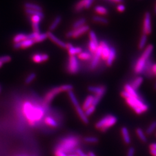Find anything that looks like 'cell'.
I'll return each mask as SVG.
<instances>
[{
  "instance_id": "obj_46",
  "label": "cell",
  "mask_w": 156,
  "mask_h": 156,
  "mask_svg": "<svg viewBox=\"0 0 156 156\" xmlns=\"http://www.w3.org/2000/svg\"><path fill=\"white\" fill-rule=\"evenodd\" d=\"M134 155H135V148L134 147H130L128 149L126 156H134Z\"/></svg>"
},
{
  "instance_id": "obj_9",
  "label": "cell",
  "mask_w": 156,
  "mask_h": 156,
  "mask_svg": "<svg viewBox=\"0 0 156 156\" xmlns=\"http://www.w3.org/2000/svg\"><path fill=\"white\" fill-rule=\"evenodd\" d=\"M89 30V27L87 25H84L83 26L73 30L66 34V37L67 38H77L78 37H80L81 35H83Z\"/></svg>"
},
{
  "instance_id": "obj_16",
  "label": "cell",
  "mask_w": 156,
  "mask_h": 156,
  "mask_svg": "<svg viewBox=\"0 0 156 156\" xmlns=\"http://www.w3.org/2000/svg\"><path fill=\"white\" fill-rule=\"evenodd\" d=\"M47 33H48V38L52 42H53L55 44H56V45H58V46L61 47L62 48L66 49V44L64 42H63L61 39H59L57 36H56L55 34H53L50 31H49Z\"/></svg>"
},
{
  "instance_id": "obj_43",
  "label": "cell",
  "mask_w": 156,
  "mask_h": 156,
  "mask_svg": "<svg viewBox=\"0 0 156 156\" xmlns=\"http://www.w3.org/2000/svg\"><path fill=\"white\" fill-rule=\"evenodd\" d=\"M43 19L42 17L39 16H30V20L31 21V23H40L41 22V20Z\"/></svg>"
},
{
  "instance_id": "obj_20",
  "label": "cell",
  "mask_w": 156,
  "mask_h": 156,
  "mask_svg": "<svg viewBox=\"0 0 156 156\" xmlns=\"http://www.w3.org/2000/svg\"><path fill=\"white\" fill-rule=\"evenodd\" d=\"M49 56L47 54L37 53L32 56V60L36 63H41L48 60Z\"/></svg>"
},
{
  "instance_id": "obj_41",
  "label": "cell",
  "mask_w": 156,
  "mask_h": 156,
  "mask_svg": "<svg viewBox=\"0 0 156 156\" xmlns=\"http://www.w3.org/2000/svg\"><path fill=\"white\" fill-rule=\"evenodd\" d=\"M96 109V106L92 105L91 106H90L89 108H88L84 112H85V114L86 115L89 117L90 115H91L94 112L95 110Z\"/></svg>"
},
{
  "instance_id": "obj_42",
  "label": "cell",
  "mask_w": 156,
  "mask_h": 156,
  "mask_svg": "<svg viewBox=\"0 0 156 156\" xmlns=\"http://www.w3.org/2000/svg\"><path fill=\"white\" fill-rule=\"evenodd\" d=\"M12 60L11 57L8 55L3 56L0 57V63L4 64V63H7L11 62Z\"/></svg>"
},
{
  "instance_id": "obj_11",
  "label": "cell",
  "mask_w": 156,
  "mask_h": 156,
  "mask_svg": "<svg viewBox=\"0 0 156 156\" xmlns=\"http://www.w3.org/2000/svg\"><path fill=\"white\" fill-rule=\"evenodd\" d=\"M151 15L149 12H146L143 23V33L146 35L151 33Z\"/></svg>"
},
{
  "instance_id": "obj_59",
  "label": "cell",
  "mask_w": 156,
  "mask_h": 156,
  "mask_svg": "<svg viewBox=\"0 0 156 156\" xmlns=\"http://www.w3.org/2000/svg\"></svg>"
},
{
  "instance_id": "obj_37",
  "label": "cell",
  "mask_w": 156,
  "mask_h": 156,
  "mask_svg": "<svg viewBox=\"0 0 156 156\" xmlns=\"http://www.w3.org/2000/svg\"><path fill=\"white\" fill-rule=\"evenodd\" d=\"M146 42H147V35L145 34H143L140 39V43L138 45V47L140 50H142L144 49Z\"/></svg>"
},
{
  "instance_id": "obj_57",
  "label": "cell",
  "mask_w": 156,
  "mask_h": 156,
  "mask_svg": "<svg viewBox=\"0 0 156 156\" xmlns=\"http://www.w3.org/2000/svg\"><path fill=\"white\" fill-rule=\"evenodd\" d=\"M154 89L156 90V83H155V84H154Z\"/></svg>"
},
{
  "instance_id": "obj_8",
  "label": "cell",
  "mask_w": 156,
  "mask_h": 156,
  "mask_svg": "<svg viewBox=\"0 0 156 156\" xmlns=\"http://www.w3.org/2000/svg\"><path fill=\"white\" fill-rule=\"evenodd\" d=\"M79 63L78 57L75 56H69L67 64V71L70 74H76L79 71Z\"/></svg>"
},
{
  "instance_id": "obj_23",
  "label": "cell",
  "mask_w": 156,
  "mask_h": 156,
  "mask_svg": "<svg viewBox=\"0 0 156 156\" xmlns=\"http://www.w3.org/2000/svg\"><path fill=\"white\" fill-rule=\"evenodd\" d=\"M24 7L25 9H31V10H35L38 11L42 12V8L41 6L31 2H26L24 4Z\"/></svg>"
},
{
  "instance_id": "obj_7",
  "label": "cell",
  "mask_w": 156,
  "mask_h": 156,
  "mask_svg": "<svg viewBox=\"0 0 156 156\" xmlns=\"http://www.w3.org/2000/svg\"><path fill=\"white\" fill-rule=\"evenodd\" d=\"M88 90L90 92L95 94L93 105L96 106L100 103L101 99L105 94L106 87L105 86H90L88 87Z\"/></svg>"
},
{
  "instance_id": "obj_50",
  "label": "cell",
  "mask_w": 156,
  "mask_h": 156,
  "mask_svg": "<svg viewBox=\"0 0 156 156\" xmlns=\"http://www.w3.org/2000/svg\"><path fill=\"white\" fill-rule=\"evenodd\" d=\"M87 154H88V156H97L94 153L93 151H89V153H88Z\"/></svg>"
},
{
  "instance_id": "obj_49",
  "label": "cell",
  "mask_w": 156,
  "mask_h": 156,
  "mask_svg": "<svg viewBox=\"0 0 156 156\" xmlns=\"http://www.w3.org/2000/svg\"><path fill=\"white\" fill-rule=\"evenodd\" d=\"M152 71L154 76H156V64H154L152 67Z\"/></svg>"
},
{
  "instance_id": "obj_54",
  "label": "cell",
  "mask_w": 156,
  "mask_h": 156,
  "mask_svg": "<svg viewBox=\"0 0 156 156\" xmlns=\"http://www.w3.org/2000/svg\"><path fill=\"white\" fill-rule=\"evenodd\" d=\"M67 156H78L76 154H71V155H68Z\"/></svg>"
},
{
  "instance_id": "obj_15",
  "label": "cell",
  "mask_w": 156,
  "mask_h": 156,
  "mask_svg": "<svg viewBox=\"0 0 156 156\" xmlns=\"http://www.w3.org/2000/svg\"><path fill=\"white\" fill-rule=\"evenodd\" d=\"M35 44V42L33 39H26L23 41L22 42L15 43L13 45V48L15 49H26L28 48Z\"/></svg>"
},
{
  "instance_id": "obj_40",
  "label": "cell",
  "mask_w": 156,
  "mask_h": 156,
  "mask_svg": "<svg viewBox=\"0 0 156 156\" xmlns=\"http://www.w3.org/2000/svg\"><path fill=\"white\" fill-rule=\"evenodd\" d=\"M90 41L94 42L95 44H99L98 41L97 39V37L96 36V34L93 31H90L89 32Z\"/></svg>"
},
{
  "instance_id": "obj_28",
  "label": "cell",
  "mask_w": 156,
  "mask_h": 156,
  "mask_svg": "<svg viewBox=\"0 0 156 156\" xmlns=\"http://www.w3.org/2000/svg\"><path fill=\"white\" fill-rule=\"evenodd\" d=\"M67 50L69 56H75L76 55H79L82 51V49L81 48L74 47L73 46Z\"/></svg>"
},
{
  "instance_id": "obj_2",
  "label": "cell",
  "mask_w": 156,
  "mask_h": 156,
  "mask_svg": "<svg viewBox=\"0 0 156 156\" xmlns=\"http://www.w3.org/2000/svg\"><path fill=\"white\" fill-rule=\"evenodd\" d=\"M78 136L68 135L58 140L54 151H58L66 153L67 156L76 154L75 151L80 145V140Z\"/></svg>"
},
{
  "instance_id": "obj_24",
  "label": "cell",
  "mask_w": 156,
  "mask_h": 156,
  "mask_svg": "<svg viewBox=\"0 0 156 156\" xmlns=\"http://www.w3.org/2000/svg\"><path fill=\"white\" fill-rule=\"evenodd\" d=\"M93 101H94V96L92 95H89L86 97V100L84 101L83 104L82 106L84 111H85L88 108H89L90 106L93 105Z\"/></svg>"
},
{
  "instance_id": "obj_25",
  "label": "cell",
  "mask_w": 156,
  "mask_h": 156,
  "mask_svg": "<svg viewBox=\"0 0 156 156\" xmlns=\"http://www.w3.org/2000/svg\"><path fill=\"white\" fill-rule=\"evenodd\" d=\"M93 55L90 51H82L78 55V58L82 60H91Z\"/></svg>"
},
{
  "instance_id": "obj_17",
  "label": "cell",
  "mask_w": 156,
  "mask_h": 156,
  "mask_svg": "<svg viewBox=\"0 0 156 156\" xmlns=\"http://www.w3.org/2000/svg\"><path fill=\"white\" fill-rule=\"evenodd\" d=\"M76 112L77 113V114L79 116V117H80V119H81V120L83 122L84 124H88L89 123V120L88 117L86 115L85 112L83 111V109H82V106H80V105H79L78 106H76L75 107Z\"/></svg>"
},
{
  "instance_id": "obj_58",
  "label": "cell",
  "mask_w": 156,
  "mask_h": 156,
  "mask_svg": "<svg viewBox=\"0 0 156 156\" xmlns=\"http://www.w3.org/2000/svg\"><path fill=\"white\" fill-rule=\"evenodd\" d=\"M0 92H1V87H0Z\"/></svg>"
},
{
  "instance_id": "obj_30",
  "label": "cell",
  "mask_w": 156,
  "mask_h": 156,
  "mask_svg": "<svg viewBox=\"0 0 156 156\" xmlns=\"http://www.w3.org/2000/svg\"><path fill=\"white\" fill-rule=\"evenodd\" d=\"M136 133L138 136L140 138V140H141L142 142H144V143L147 142V139L146 135L145 134V133L144 132V131H143L141 128H136Z\"/></svg>"
},
{
  "instance_id": "obj_14",
  "label": "cell",
  "mask_w": 156,
  "mask_h": 156,
  "mask_svg": "<svg viewBox=\"0 0 156 156\" xmlns=\"http://www.w3.org/2000/svg\"><path fill=\"white\" fill-rule=\"evenodd\" d=\"M153 64L154 63L151 57L146 62L142 73V74H144V75L146 78H151L154 76L152 71V67Z\"/></svg>"
},
{
  "instance_id": "obj_5",
  "label": "cell",
  "mask_w": 156,
  "mask_h": 156,
  "mask_svg": "<svg viewBox=\"0 0 156 156\" xmlns=\"http://www.w3.org/2000/svg\"><path fill=\"white\" fill-rule=\"evenodd\" d=\"M154 49L153 45H149L142 53L141 56H140L139 59L136 61L135 64L134 68V73L137 75L142 74L145 64L149 58L151 57L152 52Z\"/></svg>"
},
{
  "instance_id": "obj_35",
  "label": "cell",
  "mask_w": 156,
  "mask_h": 156,
  "mask_svg": "<svg viewBox=\"0 0 156 156\" xmlns=\"http://www.w3.org/2000/svg\"><path fill=\"white\" fill-rule=\"evenodd\" d=\"M93 20L96 23L106 24L108 23V20L106 18L99 16H94L93 17Z\"/></svg>"
},
{
  "instance_id": "obj_19",
  "label": "cell",
  "mask_w": 156,
  "mask_h": 156,
  "mask_svg": "<svg viewBox=\"0 0 156 156\" xmlns=\"http://www.w3.org/2000/svg\"><path fill=\"white\" fill-rule=\"evenodd\" d=\"M116 57V50L113 46H111L109 55L106 61V64L107 66L111 67L113 64Z\"/></svg>"
},
{
  "instance_id": "obj_33",
  "label": "cell",
  "mask_w": 156,
  "mask_h": 156,
  "mask_svg": "<svg viewBox=\"0 0 156 156\" xmlns=\"http://www.w3.org/2000/svg\"><path fill=\"white\" fill-rule=\"evenodd\" d=\"M86 22V20L85 18H80L78 20H76L75 22L73 24V29H76V28H80L82 26L85 25Z\"/></svg>"
},
{
  "instance_id": "obj_53",
  "label": "cell",
  "mask_w": 156,
  "mask_h": 156,
  "mask_svg": "<svg viewBox=\"0 0 156 156\" xmlns=\"http://www.w3.org/2000/svg\"><path fill=\"white\" fill-rule=\"evenodd\" d=\"M16 156H29L27 155V154H19V155H17Z\"/></svg>"
},
{
  "instance_id": "obj_21",
  "label": "cell",
  "mask_w": 156,
  "mask_h": 156,
  "mask_svg": "<svg viewBox=\"0 0 156 156\" xmlns=\"http://www.w3.org/2000/svg\"><path fill=\"white\" fill-rule=\"evenodd\" d=\"M121 133L124 143L127 145L131 143V137L129 134L128 129L125 127H123L121 129Z\"/></svg>"
},
{
  "instance_id": "obj_27",
  "label": "cell",
  "mask_w": 156,
  "mask_h": 156,
  "mask_svg": "<svg viewBox=\"0 0 156 156\" xmlns=\"http://www.w3.org/2000/svg\"><path fill=\"white\" fill-rule=\"evenodd\" d=\"M27 39V34L24 33L17 34L16 35L14 36L13 38V41L14 44L19 43L20 42H22L23 41H24Z\"/></svg>"
},
{
  "instance_id": "obj_36",
  "label": "cell",
  "mask_w": 156,
  "mask_h": 156,
  "mask_svg": "<svg viewBox=\"0 0 156 156\" xmlns=\"http://www.w3.org/2000/svg\"><path fill=\"white\" fill-rule=\"evenodd\" d=\"M48 38V33H39L37 37L34 39L35 44L36 43H39L44 41L45 40Z\"/></svg>"
},
{
  "instance_id": "obj_26",
  "label": "cell",
  "mask_w": 156,
  "mask_h": 156,
  "mask_svg": "<svg viewBox=\"0 0 156 156\" xmlns=\"http://www.w3.org/2000/svg\"><path fill=\"white\" fill-rule=\"evenodd\" d=\"M62 18L60 16H57L56 18L54 19L53 22L51 23L50 27H49V30L50 32L52 31H54L59 25V24L62 22Z\"/></svg>"
},
{
  "instance_id": "obj_32",
  "label": "cell",
  "mask_w": 156,
  "mask_h": 156,
  "mask_svg": "<svg viewBox=\"0 0 156 156\" xmlns=\"http://www.w3.org/2000/svg\"><path fill=\"white\" fill-rule=\"evenodd\" d=\"M68 94L69 98H70V100L71 101V102H72V104H73V106L75 107V106H78V105H79L78 99H77L75 94H74V93L73 92V90L68 91Z\"/></svg>"
},
{
  "instance_id": "obj_51",
  "label": "cell",
  "mask_w": 156,
  "mask_h": 156,
  "mask_svg": "<svg viewBox=\"0 0 156 156\" xmlns=\"http://www.w3.org/2000/svg\"><path fill=\"white\" fill-rule=\"evenodd\" d=\"M151 154L152 156H156V150H150Z\"/></svg>"
},
{
  "instance_id": "obj_13",
  "label": "cell",
  "mask_w": 156,
  "mask_h": 156,
  "mask_svg": "<svg viewBox=\"0 0 156 156\" xmlns=\"http://www.w3.org/2000/svg\"><path fill=\"white\" fill-rule=\"evenodd\" d=\"M101 49V58L103 61H106L110 52L111 46L105 41H102L99 43Z\"/></svg>"
},
{
  "instance_id": "obj_55",
  "label": "cell",
  "mask_w": 156,
  "mask_h": 156,
  "mask_svg": "<svg viewBox=\"0 0 156 156\" xmlns=\"http://www.w3.org/2000/svg\"><path fill=\"white\" fill-rule=\"evenodd\" d=\"M154 13L156 14V6H155V8H154Z\"/></svg>"
},
{
  "instance_id": "obj_10",
  "label": "cell",
  "mask_w": 156,
  "mask_h": 156,
  "mask_svg": "<svg viewBox=\"0 0 156 156\" xmlns=\"http://www.w3.org/2000/svg\"><path fill=\"white\" fill-rule=\"evenodd\" d=\"M101 58V49L100 46L99 45L94 55H93V57L90 62L89 68L91 71H94L97 68L100 63Z\"/></svg>"
},
{
  "instance_id": "obj_44",
  "label": "cell",
  "mask_w": 156,
  "mask_h": 156,
  "mask_svg": "<svg viewBox=\"0 0 156 156\" xmlns=\"http://www.w3.org/2000/svg\"><path fill=\"white\" fill-rule=\"evenodd\" d=\"M32 27L33 30V32L34 33H40V28H39V23H31Z\"/></svg>"
},
{
  "instance_id": "obj_22",
  "label": "cell",
  "mask_w": 156,
  "mask_h": 156,
  "mask_svg": "<svg viewBox=\"0 0 156 156\" xmlns=\"http://www.w3.org/2000/svg\"><path fill=\"white\" fill-rule=\"evenodd\" d=\"M143 82H144V78L142 76H138L135 78L134 80L131 82V83L129 84L135 90H137L141 86Z\"/></svg>"
},
{
  "instance_id": "obj_3",
  "label": "cell",
  "mask_w": 156,
  "mask_h": 156,
  "mask_svg": "<svg viewBox=\"0 0 156 156\" xmlns=\"http://www.w3.org/2000/svg\"><path fill=\"white\" fill-rule=\"evenodd\" d=\"M121 95L125 99L128 106L136 114L141 115L149 110V106L145 103L144 100L131 96L125 90H123L121 92Z\"/></svg>"
},
{
  "instance_id": "obj_6",
  "label": "cell",
  "mask_w": 156,
  "mask_h": 156,
  "mask_svg": "<svg viewBox=\"0 0 156 156\" xmlns=\"http://www.w3.org/2000/svg\"><path fill=\"white\" fill-rule=\"evenodd\" d=\"M117 122L116 116L112 115H107L97 122L95 125V127L97 129H100L101 132L104 133L106 132L109 128L113 126Z\"/></svg>"
},
{
  "instance_id": "obj_18",
  "label": "cell",
  "mask_w": 156,
  "mask_h": 156,
  "mask_svg": "<svg viewBox=\"0 0 156 156\" xmlns=\"http://www.w3.org/2000/svg\"><path fill=\"white\" fill-rule=\"evenodd\" d=\"M124 90L127 92L131 96L135 97V98H138L140 100H144V99L142 98V97L140 95L138 92L136 91V90H135L130 86L129 84H126L124 85Z\"/></svg>"
},
{
  "instance_id": "obj_47",
  "label": "cell",
  "mask_w": 156,
  "mask_h": 156,
  "mask_svg": "<svg viewBox=\"0 0 156 156\" xmlns=\"http://www.w3.org/2000/svg\"><path fill=\"white\" fill-rule=\"evenodd\" d=\"M125 9H126V7L123 4H120L117 6V10L120 12H123L125 11Z\"/></svg>"
},
{
  "instance_id": "obj_4",
  "label": "cell",
  "mask_w": 156,
  "mask_h": 156,
  "mask_svg": "<svg viewBox=\"0 0 156 156\" xmlns=\"http://www.w3.org/2000/svg\"><path fill=\"white\" fill-rule=\"evenodd\" d=\"M73 86L71 84H63L62 86L54 87L49 90L46 93L44 99L42 100L43 103L46 106H50L51 102L57 95L62 92L69 91L71 90H73Z\"/></svg>"
},
{
  "instance_id": "obj_1",
  "label": "cell",
  "mask_w": 156,
  "mask_h": 156,
  "mask_svg": "<svg viewBox=\"0 0 156 156\" xmlns=\"http://www.w3.org/2000/svg\"><path fill=\"white\" fill-rule=\"evenodd\" d=\"M50 110L41 101L36 100H25L17 106V113L19 119L30 127L37 128L43 126L44 119Z\"/></svg>"
},
{
  "instance_id": "obj_29",
  "label": "cell",
  "mask_w": 156,
  "mask_h": 156,
  "mask_svg": "<svg viewBox=\"0 0 156 156\" xmlns=\"http://www.w3.org/2000/svg\"><path fill=\"white\" fill-rule=\"evenodd\" d=\"M25 12L26 13L27 15H28L30 16L37 15V16H39L41 17H42V19H44V17H45L44 13L41 11H35V10L25 9Z\"/></svg>"
},
{
  "instance_id": "obj_56",
  "label": "cell",
  "mask_w": 156,
  "mask_h": 156,
  "mask_svg": "<svg viewBox=\"0 0 156 156\" xmlns=\"http://www.w3.org/2000/svg\"><path fill=\"white\" fill-rule=\"evenodd\" d=\"M2 66H3V64H1V63H0V68H1V67H2Z\"/></svg>"
},
{
  "instance_id": "obj_31",
  "label": "cell",
  "mask_w": 156,
  "mask_h": 156,
  "mask_svg": "<svg viewBox=\"0 0 156 156\" xmlns=\"http://www.w3.org/2000/svg\"><path fill=\"white\" fill-rule=\"evenodd\" d=\"M94 11L97 13L101 15H106L108 13V9L103 6H96L94 8Z\"/></svg>"
},
{
  "instance_id": "obj_45",
  "label": "cell",
  "mask_w": 156,
  "mask_h": 156,
  "mask_svg": "<svg viewBox=\"0 0 156 156\" xmlns=\"http://www.w3.org/2000/svg\"><path fill=\"white\" fill-rule=\"evenodd\" d=\"M75 153L78 155V156H89L88 154H86L83 151H82V149H80V148H78L76 151H75Z\"/></svg>"
},
{
  "instance_id": "obj_52",
  "label": "cell",
  "mask_w": 156,
  "mask_h": 156,
  "mask_svg": "<svg viewBox=\"0 0 156 156\" xmlns=\"http://www.w3.org/2000/svg\"><path fill=\"white\" fill-rule=\"evenodd\" d=\"M109 1H111L112 2H122L123 1V0H109Z\"/></svg>"
},
{
  "instance_id": "obj_38",
  "label": "cell",
  "mask_w": 156,
  "mask_h": 156,
  "mask_svg": "<svg viewBox=\"0 0 156 156\" xmlns=\"http://www.w3.org/2000/svg\"><path fill=\"white\" fill-rule=\"evenodd\" d=\"M37 77V74L35 73H30L25 79V83L27 84L31 83Z\"/></svg>"
},
{
  "instance_id": "obj_34",
  "label": "cell",
  "mask_w": 156,
  "mask_h": 156,
  "mask_svg": "<svg viewBox=\"0 0 156 156\" xmlns=\"http://www.w3.org/2000/svg\"><path fill=\"white\" fill-rule=\"evenodd\" d=\"M156 129V121H154L149 126L146 130V135H151Z\"/></svg>"
},
{
  "instance_id": "obj_39",
  "label": "cell",
  "mask_w": 156,
  "mask_h": 156,
  "mask_svg": "<svg viewBox=\"0 0 156 156\" xmlns=\"http://www.w3.org/2000/svg\"><path fill=\"white\" fill-rule=\"evenodd\" d=\"M83 140L86 143L96 144L98 142V139L94 136H86L84 138Z\"/></svg>"
},
{
  "instance_id": "obj_12",
  "label": "cell",
  "mask_w": 156,
  "mask_h": 156,
  "mask_svg": "<svg viewBox=\"0 0 156 156\" xmlns=\"http://www.w3.org/2000/svg\"><path fill=\"white\" fill-rule=\"evenodd\" d=\"M94 0H80L74 6V11L80 12L84 9H88L94 2Z\"/></svg>"
},
{
  "instance_id": "obj_48",
  "label": "cell",
  "mask_w": 156,
  "mask_h": 156,
  "mask_svg": "<svg viewBox=\"0 0 156 156\" xmlns=\"http://www.w3.org/2000/svg\"><path fill=\"white\" fill-rule=\"evenodd\" d=\"M149 147L151 150H156V143L151 144Z\"/></svg>"
}]
</instances>
